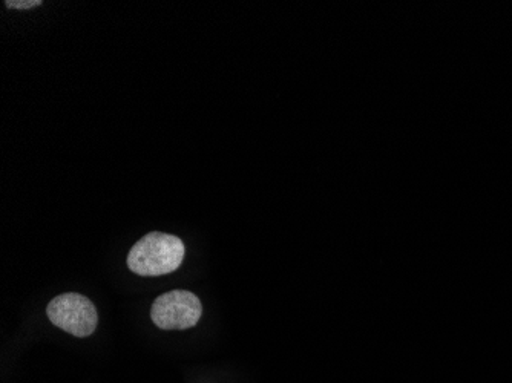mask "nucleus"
Returning <instances> with one entry per match:
<instances>
[{"label":"nucleus","mask_w":512,"mask_h":383,"mask_svg":"<svg viewBox=\"0 0 512 383\" xmlns=\"http://www.w3.org/2000/svg\"><path fill=\"white\" fill-rule=\"evenodd\" d=\"M184 253L186 249L178 236L152 232L129 250L128 267L138 276L169 275L180 269Z\"/></svg>","instance_id":"nucleus-1"},{"label":"nucleus","mask_w":512,"mask_h":383,"mask_svg":"<svg viewBox=\"0 0 512 383\" xmlns=\"http://www.w3.org/2000/svg\"><path fill=\"white\" fill-rule=\"evenodd\" d=\"M203 315L200 299L188 290H172L158 296L151 308V319L161 330H188Z\"/></svg>","instance_id":"nucleus-3"},{"label":"nucleus","mask_w":512,"mask_h":383,"mask_svg":"<svg viewBox=\"0 0 512 383\" xmlns=\"http://www.w3.org/2000/svg\"><path fill=\"white\" fill-rule=\"evenodd\" d=\"M5 5H7L8 8H17V10H28V8L42 5V0H7Z\"/></svg>","instance_id":"nucleus-4"},{"label":"nucleus","mask_w":512,"mask_h":383,"mask_svg":"<svg viewBox=\"0 0 512 383\" xmlns=\"http://www.w3.org/2000/svg\"><path fill=\"white\" fill-rule=\"evenodd\" d=\"M46 316L51 324L76 338H88L99 324L96 305L79 293H63L50 302Z\"/></svg>","instance_id":"nucleus-2"}]
</instances>
